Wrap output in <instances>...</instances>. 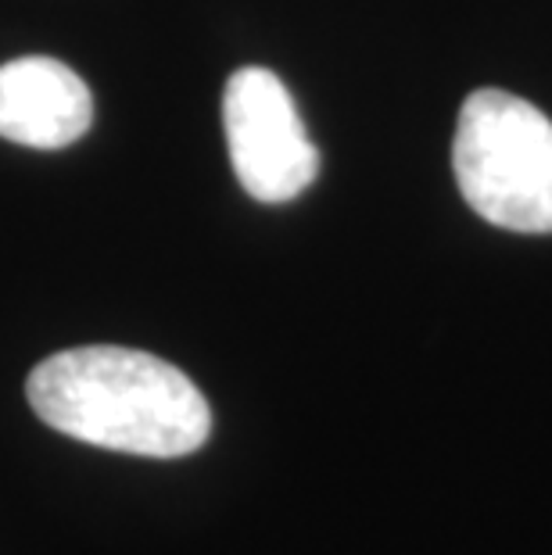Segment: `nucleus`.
Instances as JSON below:
<instances>
[{
  "instance_id": "nucleus-1",
  "label": "nucleus",
  "mask_w": 552,
  "mask_h": 555,
  "mask_svg": "<svg viewBox=\"0 0 552 555\" xmlns=\"http://www.w3.org/2000/svg\"><path fill=\"white\" fill-rule=\"evenodd\" d=\"M26 398L51 430L108 452L183 459L213 434V409L191 376L137 348L57 351L26 376Z\"/></svg>"
},
{
  "instance_id": "nucleus-2",
  "label": "nucleus",
  "mask_w": 552,
  "mask_h": 555,
  "mask_svg": "<svg viewBox=\"0 0 552 555\" xmlns=\"http://www.w3.org/2000/svg\"><path fill=\"white\" fill-rule=\"evenodd\" d=\"M460 194L510 233H552V122L506 90H474L452 144Z\"/></svg>"
},
{
  "instance_id": "nucleus-3",
  "label": "nucleus",
  "mask_w": 552,
  "mask_h": 555,
  "mask_svg": "<svg viewBox=\"0 0 552 555\" xmlns=\"http://www.w3.org/2000/svg\"><path fill=\"white\" fill-rule=\"evenodd\" d=\"M222 129L233 172L262 205L295 201L320 176V151L309 140L295 98L262 65H244L227 79Z\"/></svg>"
},
{
  "instance_id": "nucleus-4",
  "label": "nucleus",
  "mask_w": 552,
  "mask_h": 555,
  "mask_svg": "<svg viewBox=\"0 0 552 555\" xmlns=\"http://www.w3.org/2000/svg\"><path fill=\"white\" fill-rule=\"evenodd\" d=\"M93 126V98L84 76L43 54L0 65V137L22 147L57 151Z\"/></svg>"
}]
</instances>
